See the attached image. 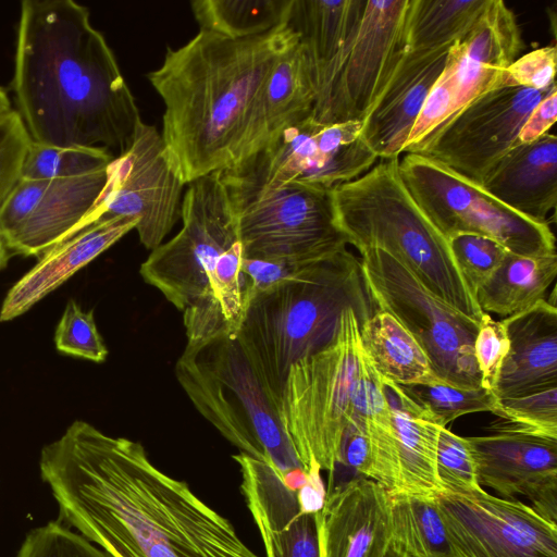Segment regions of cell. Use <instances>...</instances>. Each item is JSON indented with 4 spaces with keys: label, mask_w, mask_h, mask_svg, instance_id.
<instances>
[{
    "label": "cell",
    "mask_w": 557,
    "mask_h": 557,
    "mask_svg": "<svg viewBox=\"0 0 557 557\" xmlns=\"http://www.w3.org/2000/svg\"><path fill=\"white\" fill-rule=\"evenodd\" d=\"M59 521L111 557H260L144 446L74 421L40 454Z\"/></svg>",
    "instance_id": "obj_1"
},
{
    "label": "cell",
    "mask_w": 557,
    "mask_h": 557,
    "mask_svg": "<svg viewBox=\"0 0 557 557\" xmlns=\"http://www.w3.org/2000/svg\"><path fill=\"white\" fill-rule=\"evenodd\" d=\"M12 89L30 139L41 145L115 159L141 122L114 53L73 0L22 1Z\"/></svg>",
    "instance_id": "obj_2"
},
{
    "label": "cell",
    "mask_w": 557,
    "mask_h": 557,
    "mask_svg": "<svg viewBox=\"0 0 557 557\" xmlns=\"http://www.w3.org/2000/svg\"><path fill=\"white\" fill-rule=\"evenodd\" d=\"M297 41L285 23L242 39L199 29L182 47L166 48L147 78L163 100L161 136L185 185L262 148L263 89L277 59Z\"/></svg>",
    "instance_id": "obj_3"
},
{
    "label": "cell",
    "mask_w": 557,
    "mask_h": 557,
    "mask_svg": "<svg viewBox=\"0 0 557 557\" xmlns=\"http://www.w3.org/2000/svg\"><path fill=\"white\" fill-rule=\"evenodd\" d=\"M348 309L359 327L376 311L360 259L347 248L249 299L236 337L276 409L289 367L331 342Z\"/></svg>",
    "instance_id": "obj_4"
},
{
    "label": "cell",
    "mask_w": 557,
    "mask_h": 557,
    "mask_svg": "<svg viewBox=\"0 0 557 557\" xmlns=\"http://www.w3.org/2000/svg\"><path fill=\"white\" fill-rule=\"evenodd\" d=\"M337 224L358 250L377 248L403 263L435 296L467 317L484 313L469 289L448 239L412 198L399 157L379 159L361 176L332 189Z\"/></svg>",
    "instance_id": "obj_5"
},
{
    "label": "cell",
    "mask_w": 557,
    "mask_h": 557,
    "mask_svg": "<svg viewBox=\"0 0 557 557\" xmlns=\"http://www.w3.org/2000/svg\"><path fill=\"white\" fill-rule=\"evenodd\" d=\"M181 231L160 244L140 275L183 312L188 343L203 341L213 310L238 278L244 258L238 224L220 172L187 184Z\"/></svg>",
    "instance_id": "obj_6"
},
{
    "label": "cell",
    "mask_w": 557,
    "mask_h": 557,
    "mask_svg": "<svg viewBox=\"0 0 557 557\" xmlns=\"http://www.w3.org/2000/svg\"><path fill=\"white\" fill-rule=\"evenodd\" d=\"M175 374L199 413L239 453L269 463L281 478L305 469L236 336L186 343Z\"/></svg>",
    "instance_id": "obj_7"
},
{
    "label": "cell",
    "mask_w": 557,
    "mask_h": 557,
    "mask_svg": "<svg viewBox=\"0 0 557 557\" xmlns=\"http://www.w3.org/2000/svg\"><path fill=\"white\" fill-rule=\"evenodd\" d=\"M361 351L359 322L348 309L332 341L286 373L277 413L306 472L312 465L330 478L335 471L351 421Z\"/></svg>",
    "instance_id": "obj_8"
},
{
    "label": "cell",
    "mask_w": 557,
    "mask_h": 557,
    "mask_svg": "<svg viewBox=\"0 0 557 557\" xmlns=\"http://www.w3.org/2000/svg\"><path fill=\"white\" fill-rule=\"evenodd\" d=\"M359 252L375 309L388 312L411 333L435 375L448 385L482 387L473 350L480 321L440 299L386 251L368 248Z\"/></svg>",
    "instance_id": "obj_9"
},
{
    "label": "cell",
    "mask_w": 557,
    "mask_h": 557,
    "mask_svg": "<svg viewBox=\"0 0 557 557\" xmlns=\"http://www.w3.org/2000/svg\"><path fill=\"white\" fill-rule=\"evenodd\" d=\"M222 181L245 258L311 262L349 245L337 224L332 190L296 183L271 187Z\"/></svg>",
    "instance_id": "obj_10"
},
{
    "label": "cell",
    "mask_w": 557,
    "mask_h": 557,
    "mask_svg": "<svg viewBox=\"0 0 557 557\" xmlns=\"http://www.w3.org/2000/svg\"><path fill=\"white\" fill-rule=\"evenodd\" d=\"M399 173L414 201L447 239L471 233L490 237L516 255L556 252L548 223L516 212L437 161L407 152L399 158Z\"/></svg>",
    "instance_id": "obj_11"
},
{
    "label": "cell",
    "mask_w": 557,
    "mask_h": 557,
    "mask_svg": "<svg viewBox=\"0 0 557 557\" xmlns=\"http://www.w3.org/2000/svg\"><path fill=\"white\" fill-rule=\"evenodd\" d=\"M360 132L361 121L320 123L311 116L220 174L251 186L296 183L332 190L364 174L379 159Z\"/></svg>",
    "instance_id": "obj_12"
},
{
    "label": "cell",
    "mask_w": 557,
    "mask_h": 557,
    "mask_svg": "<svg viewBox=\"0 0 557 557\" xmlns=\"http://www.w3.org/2000/svg\"><path fill=\"white\" fill-rule=\"evenodd\" d=\"M411 0H366L356 30L315 92L320 123L362 121L406 52Z\"/></svg>",
    "instance_id": "obj_13"
},
{
    "label": "cell",
    "mask_w": 557,
    "mask_h": 557,
    "mask_svg": "<svg viewBox=\"0 0 557 557\" xmlns=\"http://www.w3.org/2000/svg\"><path fill=\"white\" fill-rule=\"evenodd\" d=\"M523 49L513 12L491 0L472 29L447 52L403 149L414 152L433 133L480 96L500 87L503 73Z\"/></svg>",
    "instance_id": "obj_14"
},
{
    "label": "cell",
    "mask_w": 557,
    "mask_h": 557,
    "mask_svg": "<svg viewBox=\"0 0 557 557\" xmlns=\"http://www.w3.org/2000/svg\"><path fill=\"white\" fill-rule=\"evenodd\" d=\"M184 186L161 133L141 121L131 147L111 162L96 206L65 238L91 224L123 216L138 220L139 240L152 250L181 218Z\"/></svg>",
    "instance_id": "obj_15"
},
{
    "label": "cell",
    "mask_w": 557,
    "mask_h": 557,
    "mask_svg": "<svg viewBox=\"0 0 557 557\" xmlns=\"http://www.w3.org/2000/svg\"><path fill=\"white\" fill-rule=\"evenodd\" d=\"M550 89L490 90L465 107L412 153L433 159L481 185L494 165L517 145L527 117Z\"/></svg>",
    "instance_id": "obj_16"
},
{
    "label": "cell",
    "mask_w": 557,
    "mask_h": 557,
    "mask_svg": "<svg viewBox=\"0 0 557 557\" xmlns=\"http://www.w3.org/2000/svg\"><path fill=\"white\" fill-rule=\"evenodd\" d=\"M436 503L458 557H557V523L518 498L481 488Z\"/></svg>",
    "instance_id": "obj_17"
},
{
    "label": "cell",
    "mask_w": 557,
    "mask_h": 557,
    "mask_svg": "<svg viewBox=\"0 0 557 557\" xmlns=\"http://www.w3.org/2000/svg\"><path fill=\"white\" fill-rule=\"evenodd\" d=\"M108 177L109 168L71 178H20L0 207V230L11 252L39 257L64 239L91 212Z\"/></svg>",
    "instance_id": "obj_18"
},
{
    "label": "cell",
    "mask_w": 557,
    "mask_h": 557,
    "mask_svg": "<svg viewBox=\"0 0 557 557\" xmlns=\"http://www.w3.org/2000/svg\"><path fill=\"white\" fill-rule=\"evenodd\" d=\"M467 438L482 487L504 498L523 496L557 523V440L511 433Z\"/></svg>",
    "instance_id": "obj_19"
},
{
    "label": "cell",
    "mask_w": 557,
    "mask_h": 557,
    "mask_svg": "<svg viewBox=\"0 0 557 557\" xmlns=\"http://www.w3.org/2000/svg\"><path fill=\"white\" fill-rule=\"evenodd\" d=\"M391 498L373 480L358 476L326 490L318 516L320 557H385Z\"/></svg>",
    "instance_id": "obj_20"
},
{
    "label": "cell",
    "mask_w": 557,
    "mask_h": 557,
    "mask_svg": "<svg viewBox=\"0 0 557 557\" xmlns=\"http://www.w3.org/2000/svg\"><path fill=\"white\" fill-rule=\"evenodd\" d=\"M242 473L240 491L261 535L267 557H320L318 513L300 510L297 493L269 463L233 456Z\"/></svg>",
    "instance_id": "obj_21"
},
{
    "label": "cell",
    "mask_w": 557,
    "mask_h": 557,
    "mask_svg": "<svg viewBox=\"0 0 557 557\" xmlns=\"http://www.w3.org/2000/svg\"><path fill=\"white\" fill-rule=\"evenodd\" d=\"M448 49L406 50L379 99L361 121L360 138L379 159L397 158L403 153L445 65Z\"/></svg>",
    "instance_id": "obj_22"
},
{
    "label": "cell",
    "mask_w": 557,
    "mask_h": 557,
    "mask_svg": "<svg viewBox=\"0 0 557 557\" xmlns=\"http://www.w3.org/2000/svg\"><path fill=\"white\" fill-rule=\"evenodd\" d=\"M509 351L493 393L498 399L557 387V307L547 299L502 320Z\"/></svg>",
    "instance_id": "obj_23"
},
{
    "label": "cell",
    "mask_w": 557,
    "mask_h": 557,
    "mask_svg": "<svg viewBox=\"0 0 557 557\" xmlns=\"http://www.w3.org/2000/svg\"><path fill=\"white\" fill-rule=\"evenodd\" d=\"M137 225L136 219L114 218L91 224L50 247L10 288L0 309V322L28 311Z\"/></svg>",
    "instance_id": "obj_24"
},
{
    "label": "cell",
    "mask_w": 557,
    "mask_h": 557,
    "mask_svg": "<svg viewBox=\"0 0 557 557\" xmlns=\"http://www.w3.org/2000/svg\"><path fill=\"white\" fill-rule=\"evenodd\" d=\"M498 201L540 222L548 223L557 202V138L547 133L516 145L480 185Z\"/></svg>",
    "instance_id": "obj_25"
},
{
    "label": "cell",
    "mask_w": 557,
    "mask_h": 557,
    "mask_svg": "<svg viewBox=\"0 0 557 557\" xmlns=\"http://www.w3.org/2000/svg\"><path fill=\"white\" fill-rule=\"evenodd\" d=\"M382 377V376H381ZM397 435L396 495L436 498L443 494L436 473L441 425L396 383L382 377Z\"/></svg>",
    "instance_id": "obj_26"
},
{
    "label": "cell",
    "mask_w": 557,
    "mask_h": 557,
    "mask_svg": "<svg viewBox=\"0 0 557 557\" xmlns=\"http://www.w3.org/2000/svg\"><path fill=\"white\" fill-rule=\"evenodd\" d=\"M366 0H292L286 23L296 33L314 94L356 30Z\"/></svg>",
    "instance_id": "obj_27"
},
{
    "label": "cell",
    "mask_w": 557,
    "mask_h": 557,
    "mask_svg": "<svg viewBox=\"0 0 557 557\" xmlns=\"http://www.w3.org/2000/svg\"><path fill=\"white\" fill-rule=\"evenodd\" d=\"M351 420L361 428L369 445V466L364 478L376 482L392 496L397 483L396 429L382 377L363 349Z\"/></svg>",
    "instance_id": "obj_28"
},
{
    "label": "cell",
    "mask_w": 557,
    "mask_h": 557,
    "mask_svg": "<svg viewBox=\"0 0 557 557\" xmlns=\"http://www.w3.org/2000/svg\"><path fill=\"white\" fill-rule=\"evenodd\" d=\"M556 276V252L521 256L508 251L497 270L476 290L475 299L483 312L504 319L546 299Z\"/></svg>",
    "instance_id": "obj_29"
},
{
    "label": "cell",
    "mask_w": 557,
    "mask_h": 557,
    "mask_svg": "<svg viewBox=\"0 0 557 557\" xmlns=\"http://www.w3.org/2000/svg\"><path fill=\"white\" fill-rule=\"evenodd\" d=\"M360 342L377 373L387 381L398 385L444 383L411 333L386 311L376 310L360 326Z\"/></svg>",
    "instance_id": "obj_30"
},
{
    "label": "cell",
    "mask_w": 557,
    "mask_h": 557,
    "mask_svg": "<svg viewBox=\"0 0 557 557\" xmlns=\"http://www.w3.org/2000/svg\"><path fill=\"white\" fill-rule=\"evenodd\" d=\"M314 101L309 67L298 40L277 59L263 89V146L284 129L313 116Z\"/></svg>",
    "instance_id": "obj_31"
},
{
    "label": "cell",
    "mask_w": 557,
    "mask_h": 557,
    "mask_svg": "<svg viewBox=\"0 0 557 557\" xmlns=\"http://www.w3.org/2000/svg\"><path fill=\"white\" fill-rule=\"evenodd\" d=\"M389 498V550L399 557H458L436 498L413 495Z\"/></svg>",
    "instance_id": "obj_32"
},
{
    "label": "cell",
    "mask_w": 557,
    "mask_h": 557,
    "mask_svg": "<svg viewBox=\"0 0 557 557\" xmlns=\"http://www.w3.org/2000/svg\"><path fill=\"white\" fill-rule=\"evenodd\" d=\"M491 0H411L406 22V49H448L478 22Z\"/></svg>",
    "instance_id": "obj_33"
},
{
    "label": "cell",
    "mask_w": 557,
    "mask_h": 557,
    "mask_svg": "<svg viewBox=\"0 0 557 557\" xmlns=\"http://www.w3.org/2000/svg\"><path fill=\"white\" fill-rule=\"evenodd\" d=\"M292 0H194L199 29L232 39L267 34L287 21Z\"/></svg>",
    "instance_id": "obj_34"
},
{
    "label": "cell",
    "mask_w": 557,
    "mask_h": 557,
    "mask_svg": "<svg viewBox=\"0 0 557 557\" xmlns=\"http://www.w3.org/2000/svg\"><path fill=\"white\" fill-rule=\"evenodd\" d=\"M114 160L102 150L54 147L30 141L25 153L21 180L42 181L83 176L107 170Z\"/></svg>",
    "instance_id": "obj_35"
},
{
    "label": "cell",
    "mask_w": 557,
    "mask_h": 557,
    "mask_svg": "<svg viewBox=\"0 0 557 557\" xmlns=\"http://www.w3.org/2000/svg\"><path fill=\"white\" fill-rule=\"evenodd\" d=\"M492 413L498 420L488 426L491 433L557 440V387L525 396L498 399Z\"/></svg>",
    "instance_id": "obj_36"
},
{
    "label": "cell",
    "mask_w": 557,
    "mask_h": 557,
    "mask_svg": "<svg viewBox=\"0 0 557 557\" xmlns=\"http://www.w3.org/2000/svg\"><path fill=\"white\" fill-rule=\"evenodd\" d=\"M403 392L423 408L441 426L474 412H493L498 398L484 387L467 388L437 384L399 385Z\"/></svg>",
    "instance_id": "obj_37"
},
{
    "label": "cell",
    "mask_w": 557,
    "mask_h": 557,
    "mask_svg": "<svg viewBox=\"0 0 557 557\" xmlns=\"http://www.w3.org/2000/svg\"><path fill=\"white\" fill-rule=\"evenodd\" d=\"M436 473L443 493L460 495L483 488L467 437L442 426L436 454Z\"/></svg>",
    "instance_id": "obj_38"
},
{
    "label": "cell",
    "mask_w": 557,
    "mask_h": 557,
    "mask_svg": "<svg viewBox=\"0 0 557 557\" xmlns=\"http://www.w3.org/2000/svg\"><path fill=\"white\" fill-rule=\"evenodd\" d=\"M57 349L69 356L92 362H103L108 348L97 329L94 310L84 311L73 299L69 300L54 333Z\"/></svg>",
    "instance_id": "obj_39"
},
{
    "label": "cell",
    "mask_w": 557,
    "mask_h": 557,
    "mask_svg": "<svg viewBox=\"0 0 557 557\" xmlns=\"http://www.w3.org/2000/svg\"><path fill=\"white\" fill-rule=\"evenodd\" d=\"M459 270L475 297L476 290L492 276L508 250L496 240L471 233H460L448 238Z\"/></svg>",
    "instance_id": "obj_40"
},
{
    "label": "cell",
    "mask_w": 557,
    "mask_h": 557,
    "mask_svg": "<svg viewBox=\"0 0 557 557\" xmlns=\"http://www.w3.org/2000/svg\"><path fill=\"white\" fill-rule=\"evenodd\" d=\"M16 557L111 556L58 520L28 532Z\"/></svg>",
    "instance_id": "obj_41"
},
{
    "label": "cell",
    "mask_w": 557,
    "mask_h": 557,
    "mask_svg": "<svg viewBox=\"0 0 557 557\" xmlns=\"http://www.w3.org/2000/svg\"><path fill=\"white\" fill-rule=\"evenodd\" d=\"M30 136L17 111L0 117V207L20 181Z\"/></svg>",
    "instance_id": "obj_42"
},
{
    "label": "cell",
    "mask_w": 557,
    "mask_h": 557,
    "mask_svg": "<svg viewBox=\"0 0 557 557\" xmlns=\"http://www.w3.org/2000/svg\"><path fill=\"white\" fill-rule=\"evenodd\" d=\"M473 350L481 374V385L493 392L509 351V339L502 320L495 321L485 312L482 314Z\"/></svg>",
    "instance_id": "obj_43"
},
{
    "label": "cell",
    "mask_w": 557,
    "mask_h": 557,
    "mask_svg": "<svg viewBox=\"0 0 557 557\" xmlns=\"http://www.w3.org/2000/svg\"><path fill=\"white\" fill-rule=\"evenodd\" d=\"M556 46L537 48L517 58L503 73L500 87L548 90L555 83Z\"/></svg>",
    "instance_id": "obj_44"
},
{
    "label": "cell",
    "mask_w": 557,
    "mask_h": 557,
    "mask_svg": "<svg viewBox=\"0 0 557 557\" xmlns=\"http://www.w3.org/2000/svg\"><path fill=\"white\" fill-rule=\"evenodd\" d=\"M308 263L310 262H298L281 258L244 257L242 260V271L247 281L248 301L258 294L296 278Z\"/></svg>",
    "instance_id": "obj_45"
},
{
    "label": "cell",
    "mask_w": 557,
    "mask_h": 557,
    "mask_svg": "<svg viewBox=\"0 0 557 557\" xmlns=\"http://www.w3.org/2000/svg\"><path fill=\"white\" fill-rule=\"evenodd\" d=\"M557 117V87L556 85L533 108L521 127L517 145L529 144L548 133Z\"/></svg>",
    "instance_id": "obj_46"
},
{
    "label": "cell",
    "mask_w": 557,
    "mask_h": 557,
    "mask_svg": "<svg viewBox=\"0 0 557 557\" xmlns=\"http://www.w3.org/2000/svg\"><path fill=\"white\" fill-rule=\"evenodd\" d=\"M321 471L318 465H312L307 470V483L296 492L300 510L304 512L318 513L323 508L326 487L323 484Z\"/></svg>",
    "instance_id": "obj_47"
},
{
    "label": "cell",
    "mask_w": 557,
    "mask_h": 557,
    "mask_svg": "<svg viewBox=\"0 0 557 557\" xmlns=\"http://www.w3.org/2000/svg\"><path fill=\"white\" fill-rule=\"evenodd\" d=\"M282 480L287 488L298 492L307 483L308 474L305 469H294L283 475Z\"/></svg>",
    "instance_id": "obj_48"
},
{
    "label": "cell",
    "mask_w": 557,
    "mask_h": 557,
    "mask_svg": "<svg viewBox=\"0 0 557 557\" xmlns=\"http://www.w3.org/2000/svg\"><path fill=\"white\" fill-rule=\"evenodd\" d=\"M12 255L5 237L0 230V271L5 268Z\"/></svg>",
    "instance_id": "obj_49"
},
{
    "label": "cell",
    "mask_w": 557,
    "mask_h": 557,
    "mask_svg": "<svg viewBox=\"0 0 557 557\" xmlns=\"http://www.w3.org/2000/svg\"><path fill=\"white\" fill-rule=\"evenodd\" d=\"M13 111L8 94L0 87V117Z\"/></svg>",
    "instance_id": "obj_50"
},
{
    "label": "cell",
    "mask_w": 557,
    "mask_h": 557,
    "mask_svg": "<svg viewBox=\"0 0 557 557\" xmlns=\"http://www.w3.org/2000/svg\"><path fill=\"white\" fill-rule=\"evenodd\" d=\"M385 557H399V556H397V555H396L395 553H393L392 550H388Z\"/></svg>",
    "instance_id": "obj_51"
}]
</instances>
